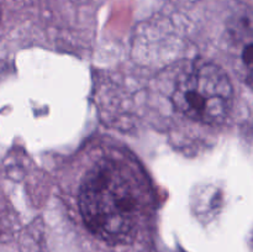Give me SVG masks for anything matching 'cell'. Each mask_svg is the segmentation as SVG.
<instances>
[{
  "label": "cell",
  "instance_id": "cell-1",
  "mask_svg": "<svg viewBox=\"0 0 253 252\" xmlns=\"http://www.w3.org/2000/svg\"><path fill=\"white\" fill-rule=\"evenodd\" d=\"M146 205L142 183L125 163L105 160L84 178L79 208L86 227L113 245L126 244L137 234Z\"/></svg>",
  "mask_w": 253,
  "mask_h": 252
},
{
  "label": "cell",
  "instance_id": "cell-3",
  "mask_svg": "<svg viewBox=\"0 0 253 252\" xmlns=\"http://www.w3.org/2000/svg\"><path fill=\"white\" fill-rule=\"evenodd\" d=\"M231 47L235 69L253 88V24L249 19L234 29Z\"/></svg>",
  "mask_w": 253,
  "mask_h": 252
},
{
  "label": "cell",
  "instance_id": "cell-2",
  "mask_svg": "<svg viewBox=\"0 0 253 252\" xmlns=\"http://www.w3.org/2000/svg\"><path fill=\"white\" fill-rule=\"evenodd\" d=\"M172 99L183 115L198 123L219 125L231 111L234 89L220 67L198 61L179 74Z\"/></svg>",
  "mask_w": 253,
  "mask_h": 252
}]
</instances>
